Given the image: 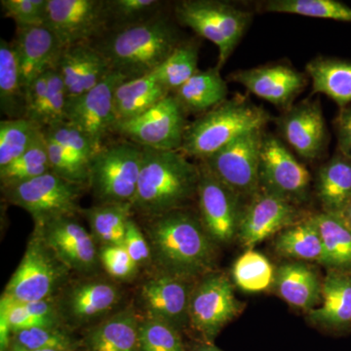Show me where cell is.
<instances>
[{"instance_id":"obj_1","label":"cell","mask_w":351,"mask_h":351,"mask_svg":"<svg viewBox=\"0 0 351 351\" xmlns=\"http://www.w3.org/2000/svg\"><path fill=\"white\" fill-rule=\"evenodd\" d=\"M145 223L152 263L159 274L193 282L214 272L217 244L205 232L199 217L182 209Z\"/></svg>"},{"instance_id":"obj_2","label":"cell","mask_w":351,"mask_h":351,"mask_svg":"<svg viewBox=\"0 0 351 351\" xmlns=\"http://www.w3.org/2000/svg\"><path fill=\"white\" fill-rule=\"evenodd\" d=\"M182 41L175 22L162 12L145 22L105 32L90 44L112 71L134 80L156 71Z\"/></svg>"},{"instance_id":"obj_3","label":"cell","mask_w":351,"mask_h":351,"mask_svg":"<svg viewBox=\"0 0 351 351\" xmlns=\"http://www.w3.org/2000/svg\"><path fill=\"white\" fill-rule=\"evenodd\" d=\"M200 175V166L182 152L144 147L133 215L147 219L186 209L197 197Z\"/></svg>"},{"instance_id":"obj_4","label":"cell","mask_w":351,"mask_h":351,"mask_svg":"<svg viewBox=\"0 0 351 351\" xmlns=\"http://www.w3.org/2000/svg\"><path fill=\"white\" fill-rule=\"evenodd\" d=\"M270 119L265 108L244 97H233L189 124L179 152L205 160L244 134L265 128Z\"/></svg>"},{"instance_id":"obj_5","label":"cell","mask_w":351,"mask_h":351,"mask_svg":"<svg viewBox=\"0 0 351 351\" xmlns=\"http://www.w3.org/2000/svg\"><path fill=\"white\" fill-rule=\"evenodd\" d=\"M144 160V147L120 138L105 145L89 164L88 188L98 204H132Z\"/></svg>"},{"instance_id":"obj_6","label":"cell","mask_w":351,"mask_h":351,"mask_svg":"<svg viewBox=\"0 0 351 351\" xmlns=\"http://www.w3.org/2000/svg\"><path fill=\"white\" fill-rule=\"evenodd\" d=\"M176 22L218 48L217 66H225L253 19V14L218 0H182L174 4Z\"/></svg>"},{"instance_id":"obj_7","label":"cell","mask_w":351,"mask_h":351,"mask_svg":"<svg viewBox=\"0 0 351 351\" xmlns=\"http://www.w3.org/2000/svg\"><path fill=\"white\" fill-rule=\"evenodd\" d=\"M69 272V267L34 232L2 295L15 302L54 299L66 283Z\"/></svg>"},{"instance_id":"obj_8","label":"cell","mask_w":351,"mask_h":351,"mask_svg":"<svg viewBox=\"0 0 351 351\" xmlns=\"http://www.w3.org/2000/svg\"><path fill=\"white\" fill-rule=\"evenodd\" d=\"M84 186L48 172L9 188L1 189L3 199L31 215L34 226H41L64 217L82 214L80 200Z\"/></svg>"},{"instance_id":"obj_9","label":"cell","mask_w":351,"mask_h":351,"mask_svg":"<svg viewBox=\"0 0 351 351\" xmlns=\"http://www.w3.org/2000/svg\"><path fill=\"white\" fill-rule=\"evenodd\" d=\"M186 115L180 101L170 94L151 110L119 122L113 134L147 149L179 152L189 124Z\"/></svg>"},{"instance_id":"obj_10","label":"cell","mask_w":351,"mask_h":351,"mask_svg":"<svg viewBox=\"0 0 351 351\" xmlns=\"http://www.w3.org/2000/svg\"><path fill=\"white\" fill-rule=\"evenodd\" d=\"M263 136V129L248 132L200 162L242 199L249 201L261 191Z\"/></svg>"},{"instance_id":"obj_11","label":"cell","mask_w":351,"mask_h":351,"mask_svg":"<svg viewBox=\"0 0 351 351\" xmlns=\"http://www.w3.org/2000/svg\"><path fill=\"white\" fill-rule=\"evenodd\" d=\"M242 309L243 304L235 297L230 279L211 272L193 287L189 302V325L204 343H212Z\"/></svg>"},{"instance_id":"obj_12","label":"cell","mask_w":351,"mask_h":351,"mask_svg":"<svg viewBox=\"0 0 351 351\" xmlns=\"http://www.w3.org/2000/svg\"><path fill=\"white\" fill-rule=\"evenodd\" d=\"M311 176L280 138L265 134L261 149L260 189L298 205L306 202Z\"/></svg>"},{"instance_id":"obj_13","label":"cell","mask_w":351,"mask_h":351,"mask_svg":"<svg viewBox=\"0 0 351 351\" xmlns=\"http://www.w3.org/2000/svg\"><path fill=\"white\" fill-rule=\"evenodd\" d=\"M199 166L201 175L196 199L201 223L215 243H230L239 235L244 200L202 163Z\"/></svg>"},{"instance_id":"obj_14","label":"cell","mask_w":351,"mask_h":351,"mask_svg":"<svg viewBox=\"0 0 351 351\" xmlns=\"http://www.w3.org/2000/svg\"><path fill=\"white\" fill-rule=\"evenodd\" d=\"M127 80L126 76L112 71L86 93L69 97L66 101V120L85 132L100 149L117 125L115 92Z\"/></svg>"},{"instance_id":"obj_15","label":"cell","mask_w":351,"mask_h":351,"mask_svg":"<svg viewBox=\"0 0 351 351\" xmlns=\"http://www.w3.org/2000/svg\"><path fill=\"white\" fill-rule=\"evenodd\" d=\"M106 0H48L45 25L64 46L91 43L107 32Z\"/></svg>"},{"instance_id":"obj_16","label":"cell","mask_w":351,"mask_h":351,"mask_svg":"<svg viewBox=\"0 0 351 351\" xmlns=\"http://www.w3.org/2000/svg\"><path fill=\"white\" fill-rule=\"evenodd\" d=\"M34 232L71 271L90 274L101 263L98 243L75 217H64L36 226Z\"/></svg>"},{"instance_id":"obj_17","label":"cell","mask_w":351,"mask_h":351,"mask_svg":"<svg viewBox=\"0 0 351 351\" xmlns=\"http://www.w3.org/2000/svg\"><path fill=\"white\" fill-rule=\"evenodd\" d=\"M302 216L297 205L260 191L245 204L237 239L244 248L250 250L276 233L302 221Z\"/></svg>"},{"instance_id":"obj_18","label":"cell","mask_w":351,"mask_h":351,"mask_svg":"<svg viewBox=\"0 0 351 351\" xmlns=\"http://www.w3.org/2000/svg\"><path fill=\"white\" fill-rule=\"evenodd\" d=\"M276 122L284 140L302 158L313 161L324 154L329 133L319 101H300Z\"/></svg>"},{"instance_id":"obj_19","label":"cell","mask_w":351,"mask_h":351,"mask_svg":"<svg viewBox=\"0 0 351 351\" xmlns=\"http://www.w3.org/2000/svg\"><path fill=\"white\" fill-rule=\"evenodd\" d=\"M228 78L284 112L294 106L295 98L307 85L306 75L287 64L240 69Z\"/></svg>"},{"instance_id":"obj_20","label":"cell","mask_w":351,"mask_h":351,"mask_svg":"<svg viewBox=\"0 0 351 351\" xmlns=\"http://www.w3.org/2000/svg\"><path fill=\"white\" fill-rule=\"evenodd\" d=\"M120 298L119 289L110 281L87 279L64 288L56 302L63 323L80 326L107 315Z\"/></svg>"},{"instance_id":"obj_21","label":"cell","mask_w":351,"mask_h":351,"mask_svg":"<svg viewBox=\"0 0 351 351\" xmlns=\"http://www.w3.org/2000/svg\"><path fill=\"white\" fill-rule=\"evenodd\" d=\"M191 281L158 274L145 281L140 299L147 318L162 321L182 331L189 325Z\"/></svg>"},{"instance_id":"obj_22","label":"cell","mask_w":351,"mask_h":351,"mask_svg":"<svg viewBox=\"0 0 351 351\" xmlns=\"http://www.w3.org/2000/svg\"><path fill=\"white\" fill-rule=\"evenodd\" d=\"M11 43L17 55L25 92L36 78L55 68L64 47L45 24L17 25Z\"/></svg>"},{"instance_id":"obj_23","label":"cell","mask_w":351,"mask_h":351,"mask_svg":"<svg viewBox=\"0 0 351 351\" xmlns=\"http://www.w3.org/2000/svg\"><path fill=\"white\" fill-rule=\"evenodd\" d=\"M55 68L63 78L69 98L86 93L112 71L105 57L90 43L64 46Z\"/></svg>"},{"instance_id":"obj_24","label":"cell","mask_w":351,"mask_h":351,"mask_svg":"<svg viewBox=\"0 0 351 351\" xmlns=\"http://www.w3.org/2000/svg\"><path fill=\"white\" fill-rule=\"evenodd\" d=\"M316 326L335 334L351 332V276L329 270L322 283L319 306L307 313Z\"/></svg>"},{"instance_id":"obj_25","label":"cell","mask_w":351,"mask_h":351,"mask_svg":"<svg viewBox=\"0 0 351 351\" xmlns=\"http://www.w3.org/2000/svg\"><path fill=\"white\" fill-rule=\"evenodd\" d=\"M63 321L55 299L31 302H15L2 295L0 346L8 350L10 335L34 328L62 327Z\"/></svg>"},{"instance_id":"obj_26","label":"cell","mask_w":351,"mask_h":351,"mask_svg":"<svg viewBox=\"0 0 351 351\" xmlns=\"http://www.w3.org/2000/svg\"><path fill=\"white\" fill-rule=\"evenodd\" d=\"M322 281L306 263H284L276 270L274 287L277 295L291 306L311 311L322 299Z\"/></svg>"},{"instance_id":"obj_27","label":"cell","mask_w":351,"mask_h":351,"mask_svg":"<svg viewBox=\"0 0 351 351\" xmlns=\"http://www.w3.org/2000/svg\"><path fill=\"white\" fill-rule=\"evenodd\" d=\"M315 188L322 212L341 216L351 201V158L337 151L318 169Z\"/></svg>"},{"instance_id":"obj_28","label":"cell","mask_w":351,"mask_h":351,"mask_svg":"<svg viewBox=\"0 0 351 351\" xmlns=\"http://www.w3.org/2000/svg\"><path fill=\"white\" fill-rule=\"evenodd\" d=\"M140 324L135 311L127 307L88 332V348L91 351H137L140 348Z\"/></svg>"},{"instance_id":"obj_29","label":"cell","mask_w":351,"mask_h":351,"mask_svg":"<svg viewBox=\"0 0 351 351\" xmlns=\"http://www.w3.org/2000/svg\"><path fill=\"white\" fill-rule=\"evenodd\" d=\"M307 75L313 93L326 95L339 108L351 104V61L335 57H316L307 63Z\"/></svg>"},{"instance_id":"obj_30","label":"cell","mask_w":351,"mask_h":351,"mask_svg":"<svg viewBox=\"0 0 351 351\" xmlns=\"http://www.w3.org/2000/svg\"><path fill=\"white\" fill-rule=\"evenodd\" d=\"M170 94L154 73L125 80L115 92L117 124L151 110Z\"/></svg>"},{"instance_id":"obj_31","label":"cell","mask_w":351,"mask_h":351,"mask_svg":"<svg viewBox=\"0 0 351 351\" xmlns=\"http://www.w3.org/2000/svg\"><path fill=\"white\" fill-rule=\"evenodd\" d=\"M228 84L221 77V69L217 66L206 71H198L173 93L186 113L199 115L228 100Z\"/></svg>"},{"instance_id":"obj_32","label":"cell","mask_w":351,"mask_h":351,"mask_svg":"<svg viewBox=\"0 0 351 351\" xmlns=\"http://www.w3.org/2000/svg\"><path fill=\"white\" fill-rule=\"evenodd\" d=\"M324 246L322 265L351 276V228L341 215H313Z\"/></svg>"},{"instance_id":"obj_33","label":"cell","mask_w":351,"mask_h":351,"mask_svg":"<svg viewBox=\"0 0 351 351\" xmlns=\"http://www.w3.org/2000/svg\"><path fill=\"white\" fill-rule=\"evenodd\" d=\"M274 248L284 258L315 261L322 265L324 246L314 216L308 217L279 233Z\"/></svg>"},{"instance_id":"obj_34","label":"cell","mask_w":351,"mask_h":351,"mask_svg":"<svg viewBox=\"0 0 351 351\" xmlns=\"http://www.w3.org/2000/svg\"><path fill=\"white\" fill-rule=\"evenodd\" d=\"M0 108L7 119H25V89L12 43L0 38Z\"/></svg>"},{"instance_id":"obj_35","label":"cell","mask_w":351,"mask_h":351,"mask_svg":"<svg viewBox=\"0 0 351 351\" xmlns=\"http://www.w3.org/2000/svg\"><path fill=\"white\" fill-rule=\"evenodd\" d=\"M82 214L101 247L124 243L127 223L133 216L131 204H97L82 209Z\"/></svg>"},{"instance_id":"obj_36","label":"cell","mask_w":351,"mask_h":351,"mask_svg":"<svg viewBox=\"0 0 351 351\" xmlns=\"http://www.w3.org/2000/svg\"><path fill=\"white\" fill-rule=\"evenodd\" d=\"M198 60L199 43L195 39L184 40L154 73L163 86L173 94L199 71Z\"/></svg>"},{"instance_id":"obj_37","label":"cell","mask_w":351,"mask_h":351,"mask_svg":"<svg viewBox=\"0 0 351 351\" xmlns=\"http://www.w3.org/2000/svg\"><path fill=\"white\" fill-rule=\"evenodd\" d=\"M43 129L27 119L0 121V168L13 162L36 144Z\"/></svg>"},{"instance_id":"obj_38","label":"cell","mask_w":351,"mask_h":351,"mask_svg":"<svg viewBox=\"0 0 351 351\" xmlns=\"http://www.w3.org/2000/svg\"><path fill=\"white\" fill-rule=\"evenodd\" d=\"M48 172H50L49 159L43 132L31 149L13 162L0 168L1 189L31 181Z\"/></svg>"},{"instance_id":"obj_39","label":"cell","mask_w":351,"mask_h":351,"mask_svg":"<svg viewBox=\"0 0 351 351\" xmlns=\"http://www.w3.org/2000/svg\"><path fill=\"white\" fill-rule=\"evenodd\" d=\"M263 9L270 13L351 23V7L337 0H270L263 3Z\"/></svg>"},{"instance_id":"obj_40","label":"cell","mask_w":351,"mask_h":351,"mask_svg":"<svg viewBox=\"0 0 351 351\" xmlns=\"http://www.w3.org/2000/svg\"><path fill=\"white\" fill-rule=\"evenodd\" d=\"M276 270L263 254L250 249L240 256L232 267L235 285L244 292L256 293L274 285Z\"/></svg>"},{"instance_id":"obj_41","label":"cell","mask_w":351,"mask_h":351,"mask_svg":"<svg viewBox=\"0 0 351 351\" xmlns=\"http://www.w3.org/2000/svg\"><path fill=\"white\" fill-rule=\"evenodd\" d=\"M163 3L159 0H106L107 32L156 17L163 12Z\"/></svg>"},{"instance_id":"obj_42","label":"cell","mask_w":351,"mask_h":351,"mask_svg":"<svg viewBox=\"0 0 351 351\" xmlns=\"http://www.w3.org/2000/svg\"><path fill=\"white\" fill-rule=\"evenodd\" d=\"M43 132L46 138L54 141L69 154L89 164L100 149L85 132L68 120L53 124L43 129Z\"/></svg>"},{"instance_id":"obj_43","label":"cell","mask_w":351,"mask_h":351,"mask_svg":"<svg viewBox=\"0 0 351 351\" xmlns=\"http://www.w3.org/2000/svg\"><path fill=\"white\" fill-rule=\"evenodd\" d=\"M138 337L142 351H186L181 331L162 321L141 320Z\"/></svg>"},{"instance_id":"obj_44","label":"cell","mask_w":351,"mask_h":351,"mask_svg":"<svg viewBox=\"0 0 351 351\" xmlns=\"http://www.w3.org/2000/svg\"><path fill=\"white\" fill-rule=\"evenodd\" d=\"M46 145L51 172L66 181L88 188L90 177L89 163L69 154L64 147L50 138H46Z\"/></svg>"},{"instance_id":"obj_45","label":"cell","mask_w":351,"mask_h":351,"mask_svg":"<svg viewBox=\"0 0 351 351\" xmlns=\"http://www.w3.org/2000/svg\"><path fill=\"white\" fill-rule=\"evenodd\" d=\"M11 343L27 350L73 351L75 341L68 332L57 328H34L14 332Z\"/></svg>"},{"instance_id":"obj_46","label":"cell","mask_w":351,"mask_h":351,"mask_svg":"<svg viewBox=\"0 0 351 351\" xmlns=\"http://www.w3.org/2000/svg\"><path fill=\"white\" fill-rule=\"evenodd\" d=\"M47 94L38 123L43 129L66 120V107L69 98L63 78L56 68L50 69L47 71Z\"/></svg>"},{"instance_id":"obj_47","label":"cell","mask_w":351,"mask_h":351,"mask_svg":"<svg viewBox=\"0 0 351 351\" xmlns=\"http://www.w3.org/2000/svg\"><path fill=\"white\" fill-rule=\"evenodd\" d=\"M48 0H1L2 12L17 25L45 24Z\"/></svg>"},{"instance_id":"obj_48","label":"cell","mask_w":351,"mask_h":351,"mask_svg":"<svg viewBox=\"0 0 351 351\" xmlns=\"http://www.w3.org/2000/svg\"><path fill=\"white\" fill-rule=\"evenodd\" d=\"M100 262L108 276L119 281L133 278L138 269L123 244L101 247Z\"/></svg>"},{"instance_id":"obj_49","label":"cell","mask_w":351,"mask_h":351,"mask_svg":"<svg viewBox=\"0 0 351 351\" xmlns=\"http://www.w3.org/2000/svg\"><path fill=\"white\" fill-rule=\"evenodd\" d=\"M123 245L138 267L151 265L152 252L149 241L142 228L133 218H130L127 223Z\"/></svg>"},{"instance_id":"obj_50","label":"cell","mask_w":351,"mask_h":351,"mask_svg":"<svg viewBox=\"0 0 351 351\" xmlns=\"http://www.w3.org/2000/svg\"><path fill=\"white\" fill-rule=\"evenodd\" d=\"M334 128L338 141V151L351 158V104L339 108L334 120Z\"/></svg>"},{"instance_id":"obj_51","label":"cell","mask_w":351,"mask_h":351,"mask_svg":"<svg viewBox=\"0 0 351 351\" xmlns=\"http://www.w3.org/2000/svg\"><path fill=\"white\" fill-rule=\"evenodd\" d=\"M193 351H223L219 350L218 346H214L212 343H203L196 346Z\"/></svg>"},{"instance_id":"obj_52","label":"cell","mask_w":351,"mask_h":351,"mask_svg":"<svg viewBox=\"0 0 351 351\" xmlns=\"http://www.w3.org/2000/svg\"><path fill=\"white\" fill-rule=\"evenodd\" d=\"M341 217L345 219L346 223L350 226L351 228V201L348 203V206H346L345 211L341 214Z\"/></svg>"},{"instance_id":"obj_53","label":"cell","mask_w":351,"mask_h":351,"mask_svg":"<svg viewBox=\"0 0 351 351\" xmlns=\"http://www.w3.org/2000/svg\"><path fill=\"white\" fill-rule=\"evenodd\" d=\"M7 351H66V350H27V348H22V346L15 345V343H11L9 346L8 350Z\"/></svg>"}]
</instances>
